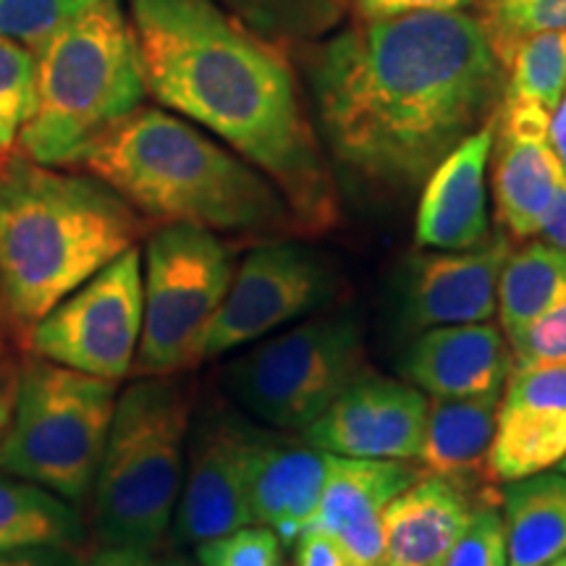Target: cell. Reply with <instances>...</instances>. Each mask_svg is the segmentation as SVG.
<instances>
[{"label":"cell","instance_id":"obj_1","mask_svg":"<svg viewBox=\"0 0 566 566\" xmlns=\"http://www.w3.org/2000/svg\"><path fill=\"white\" fill-rule=\"evenodd\" d=\"M307 76L338 166L407 192L499 113L506 69L472 11L354 21L310 42Z\"/></svg>","mask_w":566,"mask_h":566},{"label":"cell","instance_id":"obj_2","mask_svg":"<svg viewBox=\"0 0 566 566\" xmlns=\"http://www.w3.org/2000/svg\"><path fill=\"white\" fill-rule=\"evenodd\" d=\"M147 95L273 181L302 237L342 226V200L286 48L218 0H129Z\"/></svg>","mask_w":566,"mask_h":566},{"label":"cell","instance_id":"obj_3","mask_svg":"<svg viewBox=\"0 0 566 566\" xmlns=\"http://www.w3.org/2000/svg\"><path fill=\"white\" fill-rule=\"evenodd\" d=\"M71 168L108 184L147 226H197L258 244L302 237L273 181L179 113L139 105Z\"/></svg>","mask_w":566,"mask_h":566},{"label":"cell","instance_id":"obj_4","mask_svg":"<svg viewBox=\"0 0 566 566\" xmlns=\"http://www.w3.org/2000/svg\"><path fill=\"white\" fill-rule=\"evenodd\" d=\"M150 226L108 184L45 166L19 150L0 158V317L17 338L55 304L132 250Z\"/></svg>","mask_w":566,"mask_h":566},{"label":"cell","instance_id":"obj_5","mask_svg":"<svg viewBox=\"0 0 566 566\" xmlns=\"http://www.w3.org/2000/svg\"><path fill=\"white\" fill-rule=\"evenodd\" d=\"M34 51V103L21 155L71 168L90 142L147 97L132 21L118 0H95Z\"/></svg>","mask_w":566,"mask_h":566},{"label":"cell","instance_id":"obj_6","mask_svg":"<svg viewBox=\"0 0 566 566\" xmlns=\"http://www.w3.org/2000/svg\"><path fill=\"white\" fill-rule=\"evenodd\" d=\"M195 399L179 375L134 378L118 394L92 485V533L101 546L158 551L179 504Z\"/></svg>","mask_w":566,"mask_h":566},{"label":"cell","instance_id":"obj_7","mask_svg":"<svg viewBox=\"0 0 566 566\" xmlns=\"http://www.w3.org/2000/svg\"><path fill=\"white\" fill-rule=\"evenodd\" d=\"M116 399L113 380L27 354L0 470L82 504L95 485Z\"/></svg>","mask_w":566,"mask_h":566},{"label":"cell","instance_id":"obj_8","mask_svg":"<svg viewBox=\"0 0 566 566\" xmlns=\"http://www.w3.org/2000/svg\"><path fill=\"white\" fill-rule=\"evenodd\" d=\"M365 367L363 325L336 313L254 344L223 367L221 388L250 420L302 436Z\"/></svg>","mask_w":566,"mask_h":566},{"label":"cell","instance_id":"obj_9","mask_svg":"<svg viewBox=\"0 0 566 566\" xmlns=\"http://www.w3.org/2000/svg\"><path fill=\"white\" fill-rule=\"evenodd\" d=\"M237 250L197 226H155L142 268V336L132 378L181 375L202 363V342L237 273Z\"/></svg>","mask_w":566,"mask_h":566},{"label":"cell","instance_id":"obj_10","mask_svg":"<svg viewBox=\"0 0 566 566\" xmlns=\"http://www.w3.org/2000/svg\"><path fill=\"white\" fill-rule=\"evenodd\" d=\"M142 250L137 244L34 323L32 357L118 384L129 378L142 336Z\"/></svg>","mask_w":566,"mask_h":566},{"label":"cell","instance_id":"obj_11","mask_svg":"<svg viewBox=\"0 0 566 566\" xmlns=\"http://www.w3.org/2000/svg\"><path fill=\"white\" fill-rule=\"evenodd\" d=\"M338 279L321 254L289 242H260L237 265L229 294L202 342V363L313 315L336 294Z\"/></svg>","mask_w":566,"mask_h":566},{"label":"cell","instance_id":"obj_12","mask_svg":"<svg viewBox=\"0 0 566 566\" xmlns=\"http://www.w3.org/2000/svg\"><path fill=\"white\" fill-rule=\"evenodd\" d=\"M263 433L265 428H258L231 401H208L200 415H192L181 495L171 525L176 541L200 546L254 525L250 472Z\"/></svg>","mask_w":566,"mask_h":566},{"label":"cell","instance_id":"obj_13","mask_svg":"<svg viewBox=\"0 0 566 566\" xmlns=\"http://www.w3.org/2000/svg\"><path fill=\"white\" fill-rule=\"evenodd\" d=\"M428 405L417 386L365 367L302 438L338 457L412 462L422 449Z\"/></svg>","mask_w":566,"mask_h":566},{"label":"cell","instance_id":"obj_14","mask_svg":"<svg viewBox=\"0 0 566 566\" xmlns=\"http://www.w3.org/2000/svg\"><path fill=\"white\" fill-rule=\"evenodd\" d=\"M551 113L535 103L501 101L493 137L495 221L512 242L541 233L564 168L551 145Z\"/></svg>","mask_w":566,"mask_h":566},{"label":"cell","instance_id":"obj_15","mask_svg":"<svg viewBox=\"0 0 566 566\" xmlns=\"http://www.w3.org/2000/svg\"><path fill=\"white\" fill-rule=\"evenodd\" d=\"M566 457V363L514 367L495 415L491 472L495 483H512Z\"/></svg>","mask_w":566,"mask_h":566},{"label":"cell","instance_id":"obj_16","mask_svg":"<svg viewBox=\"0 0 566 566\" xmlns=\"http://www.w3.org/2000/svg\"><path fill=\"white\" fill-rule=\"evenodd\" d=\"M512 239H488L475 250L420 252L409 260L401 289V323L412 331L483 323L495 315V289Z\"/></svg>","mask_w":566,"mask_h":566},{"label":"cell","instance_id":"obj_17","mask_svg":"<svg viewBox=\"0 0 566 566\" xmlns=\"http://www.w3.org/2000/svg\"><path fill=\"white\" fill-rule=\"evenodd\" d=\"M495 116L459 142L424 179L415 218L417 250L462 252L475 250L491 239L488 168H491Z\"/></svg>","mask_w":566,"mask_h":566},{"label":"cell","instance_id":"obj_18","mask_svg":"<svg viewBox=\"0 0 566 566\" xmlns=\"http://www.w3.org/2000/svg\"><path fill=\"white\" fill-rule=\"evenodd\" d=\"M512 370V346L491 321L420 331L405 357L409 384L436 399L501 394Z\"/></svg>","mask_w":566,"mask_h":566},{"label":"cell","instance_id":"obj_19","mask_svg":"<svg viewBox=\"0 0 566 566\" xmlns=\"http://www.w3.org/2000/svg\"><path fill=\"white\" fill-rule=\"evenodd\" d=\"M328 451L302 436L265 428L250 472V512L254 525L271 527L283 543H296L321 504Z\"/></svg>","mask_w":566,"mask_h":566},{"label":"cell","instance_id":"obj_20","mask_svg":"<svg viewBox=\"0 0 566 566\" xmlns=\"http://www.w3.org/2000/svg\"><path fill=\"white\" fill-rule=\"evenodd\" d=\"M501 394L464 396V399L430 396L422 449L417 454L420 459L417 467L424 475L446 478L483 504L501 501V491L491 488L495 483L491 472V443Z\"/></svg>","mask_w":566,"mask_h":566},{"label":"cell","instance_id":"obj_21","mask_svg":"<svg viewBox=\"0 0 566 566\" xmlns=\"http://www.w3.org/2000/svg\"><path fill=\"white\" fill-rule=\"evenodd\" d=\"M480 504L464 488L422 472L384 509L388 564L443 566Z\"/></svg>","mask_w":566,"mask_h":566},{"label":"cell","instance_id":"obj_22","mask_svg":"<svg viewBox=\"0 0 566 566\" xmlns=\"http://www.w3.org/2000/svg\"><path fill=\"white\" fill-rule=\"evenodd\" d=\"M420 475V467L401 459L328 454L321 504L304 533L334 535L354 522L384 514L396 495L407 491Z\"/></svg>","mask_w":566,"mask_h":566},{"label":"cell","instance_id":"obj_23","mask_svg":"<svg viewBox=\"0 0 566 566\" xmlns=\"http://www.w3.org/2000/svg\"><path fill=\"white\" fill-rule=\"evenodd\" d=\"M506 566H546L566 554V472H537L501 488Z\"/></svg>","mask_w":566,"mask_h":566},{"label":"cell","instance_id":"obj_24","mask_svg":"<svg viewBox=\"0 0 566 566\" xmlns=\"http://www.w3.org/2000/svg\"><path fill=\"white\" fill-rule=\"evenodd\" d=\"M564 300L566 252L543 239H527L520 250L512 247L495 289V313L506 342Z\"/></svg>","mask_w":566,"mask_h":566},{"label":"cell","instance_id":"obj_25","mask_svg":"<svg viewBox=\"0 0 566 566\" xmlns=\"http://www.w3.org/2000/svg\"><path fill=\"white\" fill-rule=\"evenodd\" d=\"M76 504L32 480L0 478V554L34 546H71L84 541Z\"/></svg>","mask_w":566,"mask_h":566},{"label":"cell","instance_id":"obj_26","mask_svg":"<svg viewBox=\"0 0 566 566\" xmlns=\"http://www.w3.org/2000/svg\"><path fill=\"white\" fill-rule=\"evenodd\" d=\"M260 38L281 48L310 45L336 32L352 0H218Z\"/></svg>","mask_w":566,"mask_h":566},{"label":"cell","instance_id":"obj_27","mask_svg":"<svg viewBox=\"0 0 566 566\" xmlns=\"http://www.w3.org/2000/svg\"><path fill=\"white\" fill-rule=\"evenodd\" d=\"M566 95V32H541L514 48L506 63L504 97L535 103L548 113Z\"/></svg>","mask_w":566,"mask_h":566},{"label":"cell","instance_id":"obj_28","mask_svg":"<svg viewBox=\"0 0 566 566\" xmlns=\"http://www.w3.org/2000/svg\"><path fill=\"white\" fill-rule=\"evenodd\" d=\"M34 103V51L0 38V158L17 153Z\"/></svg>","mask_w":566,"mask_h":566},{"label":"cell","instance_id":"obj_29","mask_svg":"<svg viewBox=\"0 0 566 566\" xmlns=\"http://www.w3.org/2000/svg\"><path fill=\"white\" fill-rule=\"evenodd\" d=\"M478 17L506 69L514 48L525 38L541 32H566V0H509L499 9L480 11Z\"/></svg>","mask_w":566,"mask_h":566},{"label":"cell","instance_id":"obj_30","mask_svg":"<svg viewBox=\"0 0 566 566\" xmlns=\"http://www.w3.org/2000/svg\"><path fill=\"white\" fill-rule=\"evenodd\" d=\"M95 0H0V38L34 48Z\"/></svg>","mask_w":566,"mask_h":566},{"label":"cell","instance_id":"obj_31","mask_svg":"<svg viewBox=\"0 0 566 566\" xmlns=\"http://www.w3.org/2000/svg\"><path fill=\"white\" fill-rule=\"evenodd\" d=\"M202 566H286L281 537L271 527L247 525L197 546Z\"/></svg>","mask_w":566,"mask_h":566},{"label":"cell","instance_id":"obj_32","mask_svg":"<svg viewBox=\"0 0 566 566\" xmlns=\"http://www.w3.org/2000/svg\"><path fill=\"white\" fill-rule=\"evenodd\" d=\"M443 566H506V527L499 504H480Z\"/></svg>","mask_w":566,"mask_h":566},{"label":"cell","instance_id":"obj_33","mask_svg":"<svg viewBox=\"0 0 566 566\" xmlns=\"http://www.w3.org/2000/svg\"><path fill=\"white\" fill-rule=\"evenodd\" d=\"M512 346L514 367H537V365H564L566 363V300L548 313H543L527 328H522Z\"/></svg>","mask_w":566,"mask_h":566},{"label":"cell","instance_id":"obj_34","mask_svg":"<svg viewBox=\"0 0 566 566\" xmlns=\"http://www.w3.org/2000/svg\"><path fill=\"white\" fill-rule=\"evenodd\" d=\"M334 537L349 554L354 566H388L384 514L354 522V525L334 533Z\"/></svg>","mask_w":566,"mask_h":566},{"label":"cell","instance_id":"obj_35","mask_svg":"<svg viewBox=\"0 0 566 566\" xmlns=\"http://www.w3.org/2000/svg\"><path fill=\"white\" fill-rule=\"evenodd\" d=\"M480 0H352L354 21H380L420 11H472Z\"/></svg>","mask_w":566,"mask_h":566},{"label":"cell","instance_id":"obj_36","mask_svg":"<svg viewBox=\"0 0 566 566\" xmlns=\"http://www.w3.org/2000/svg\"><path fill=\"white\" fill-rule=\"evenodd\" d=\"M294 566H354L331 533H304L294 543Z\"/></svg>","mask_w":566,"mask_h":566},{"label":"cell","instance_id":"obj_37","mask_svg":"<svg viewBox=\"0 0 566 566\" xmlns=\"http://www.w3.org/2000/svg\"><path fill=\"white\" fill-rule=\"evenodd\" d=\"M0 566H87L71 546H34L0 554Z\"/></svg>","mask_w":566,"mask_h":566},{"label":"cell","instance_id":"obj_38","mask_svg":"<svg viewBox=\"0 0 566 566\" xmlns=\"http://www.w3.org/2000/svg\"><path fill=\"white\" fill-rule=\"evenodd\" d=\"M19 373H21V359L11 357V354L0 346V451H3L6 430H9L13 401H17Z\"/></svg>","mask_w":566,"mask_h":566},{"label":"cell","instance_id":"obj_39","mask_svg":"<svg viewBox=\"0 0 566 566\" xmlns=\"http://www.w3.org/2000/svg\"><path fill=\"white\" fill-rule=\"evenodd\" d=\"M543 242L558 247V250L566 252V171L558 179V187L554 192V200H551V208L541 223Z\"/></svg>","mask_w":566,"mask_h":566},{"label":"cell","instance_id":"obj_40","mask_svg":"<svg viewBox=\"0 0 566 566\" xmlns=\"http://www.w3.org/2000/svg\"><path fill=\"white\" fill-rule=\"evenodd\" d=\"M87 566H163V564L155 558L153 551L101 546V551L90 558Z\"/></svg>","mask_w":566,"mask_h":566},{"label":"cell","instance_id":"obj_41","mask_svg":"<svg viewBox=\"0 0 566 566\" xmlns=\"http://www.w3.org/2000/svg\"><path fill=\"white\" fill-rule=\"evenodd\" d=\"M551 145H554V153L562 168L566 171V95L564 101L558 103V108L551 113Z\"/></svg>","mask_w":566,"mask_h":566},{"label":"cell","instance_id":"obj_42","mask_svg":"<svg viewBox=\"0 0 566 566\" xmlns=\"http://www.w3.org/2000/svg\"><path fill=\"white\" fill-rule=\"evenodd\" d=\"M504 3H509V0H480V3H478V13H480V11L499 9V6H504Z\"/></svg>","mask_w":566,"mask_h":566},{"label":"cell","instance_id":"obj_43","mask_svg":"<svg viewBox=\"0 0 566 566\" xmlns=\"http://www.w3.org/2000/svg\"><path fill=\"white\" fill-rule=\"evenodd\" d=\"M546 566H566V554H562L558 558H554V562H548Z\"/></svg>","mask_w":566,"mask_h":566},{"label":"cell","instance_id":"obj_44","mask_svg":"<svg viewBox=\"0 0 566 566\" xmlns=\"http://www.w3.org/2000/svg\"><path fill=\"white\" fill-rule=\"evenodd\" d=\"M3 334H6V325H3V317H0V346H3Z\"/></svg>","mask_w":566,"mask_h":566},{"label":"cell","instance_id":"obj_45","mask_svg":"<svg viewBox=\"0 0 566 566\" xmlns=\"http://www.w3.org/2000/svg\"><path fill=\"white\" fill-rule=\"evenodd\" d=\"M558 467H562V472H566V457L562 459V464H558Z\"/></svg>","mask_w":566,"mask_h":566},{"label":"cell","instance_id":"obj_46","mask_svg":"<svg viewBox=\"0 0 566 566\" xmlns=\"http://www.w3.org/2000/svg\"><path fill=\"white\" fill-rule=\"evenodd\" d=\"M388 566H399V564H388Z\"/></svg>","mask_w":566,"mask_h":566}]
</instances>
